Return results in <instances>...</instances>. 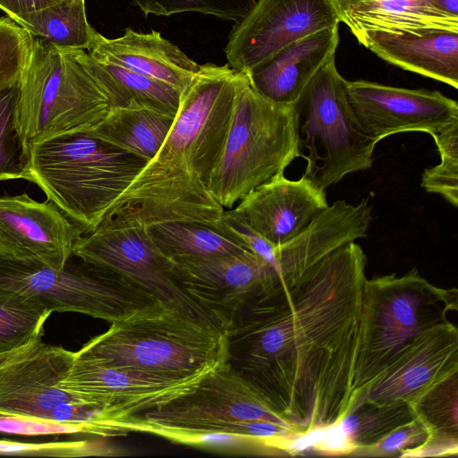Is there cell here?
<instances>
[{
  "instance_id": "obj_1",
  "label": "cell",
  "mask_w": 458,
  "mask_h": 458,
  "mask_svg": "<svg viewBox=\"0 0 458 458\" xmlns=\"http://www.w3.org/2000/svg\"><path fill=\"white\" fill-rule=\"evenodd\" d=\"M310 226L226 328L225 363L295 431L353 411L366 255Z\"/></svg>"
},
{
  "instance_id": "obj_2",
  "label": "cell",
  "mask_w": 458,
  "mask_h": 458,
  "mask_svg": "<svg viewBox=\"0 0 458 458\" xmlns=\"http://www.w3.org/2000/svg\"><path fill=\"white\" fill-rule=\"evenodd\" d=\"M243 72L228 64L199 65L182 92L159 150L106 217H133L146 226L186 221L219 230L225 209L208 182L225 142Z\"/></svg>"
},
{
  "instance_id": "obj_3",
  "label": "cell",
  "mask_w": 458,
  "mask_h": 458,
  "mask_svg": "<svg viewBox=\"0 0 458 458\" xmlns=\"http://www.w3.org/2000/svg\"><path fill=\"white\" fill-rule=\"evenodd\" d=\"M146 163L88 130L30 145L27 180L88 234L108 216Z\"/></svg>"
},
{
  "instance_id": "obj_4",
  "label": "cell",
  "mask_w": 458,
  "mask_h": 458,
  "mask_svg": "<svg viewBox=\"0 0 458 458\" xmlns=\"http://www.w3.org/2000/svg\"><path fill=\"white\" fill-rule=\"evenodd\" d=\"M77 359L176 377L224 364L226 331L199 322L160 301L138 308L74 352Z\"/></svg>"
},
{
  "instance_id": "obj_5",
  "label": "cell",
  "mask_w": 458,
  "mask_h": 458,
  "mask_svg": "<svg viewBox=\"0 0 458 458\" xmlns=\"http://www.w3.org/2000/svg\"><path fill=\"white\" fill-rule=\"evenodd\" d=\"M457 310L456 289L433 285L416 268L367 279L355 373L354 411L366 393L420 336Z\"/></svg>"
},
{
  "instance_id": "obj_6",
  "label": "cell",
  "mask_w": 458,
  "mask_h": 458,
  "mask_svg": "<svg viewBox=\"0 0 458 458\" xmlns=\"http://www.w3.org/2000/svg\"><path fill=\"white\" fill-rule=\"evenodd\" d=\"M85 55L33 38L15 108L16 129L27 152L46 139L90 130L108 114L111 105Z\"/></svg>"
},
{
  "instance_id": "obj_7",
  "label": "cell",
  "mask_w": 458,
  "mask_h": 458,
  "mask_svg": "<svg viewBox=\"0 0 458 458\" xmlns=\"http://www.w3.org/2000/svg\"><path fill=\"white\" fill-rule=\"evenodd\" d=\"M299 157L293 105L261 95L244 71L225 142L208 179L209 191L230 209Z\"/></svg>"
},
{
  "instance_id": "obj_8",
  "label": "cell",
  "mask_w": 458,
  "mask_h": 458,
  "mask_svg": "<svg viewBox=\"0 0 458 458\" xmlns=\"http://www.w3.org/2000/svg\"><path fill=\"white\" fill-rule=\"evenodd\" d=\"M346 81L334 55L292 104L300 157L307 162L302 176L324 191L345 175L370 168L377 143L359 126L348 101Z\"/></svg>"
},
{
  "instance_id": "obj_9",
  "label": "cell",
  "mask_w": 458,
  "mask_h": 458,
  "mask_svg": "<svg viewBox=\"0 0 458 458\" xmlns=\"http://www.w3.org/2000/svg\"><path fill=\"white\" fill-rule=\"evenodd\" d=\"M137 415L148 434L158 429L237 433L262 439L269 446L294 430L225 362L186 393Z\"/></svg>"
},
{
  "instance_id": "obj_10",
  "label": "cell",
  "mask_w": 458,
  "mask_h": 458,
  "mask_svg": "<svg viewBox=\"0 0 458 458\" xmlns=\"http://www.w3.org/2000/svg\"><path fill=\"white\" fill-rule=\"evenodd\" d=\"M0 289L29 297L52 312H78L110 323L156 301L123 277L84 262L60 270L2 254Z\"/></svg>"
},
{
  "instance_id": "obj_11",
  "label": "cell",
  "mask_w": 458,
  "mask_h": 458,
  "mask_svg": "<svg viewBox=\"0 0 458 458\" xmlns=\"http://www.w3.org/2000/svg\"><path fill=\"white\" fill-rule=\"evenodd\" d=\"M72 255L123 277L156 301L199 322L225 330L181 288L174 274V260L159 250L147 226L135 218L119 215L106 217L97 229L78 239Z\"/></svg>"
},
{
  "instance_id": "obj_12",
  "label": "cell",
  "mask_w": 458,
  "mask_h": 458,
  "mask_svg": "<svg viewBox=\"0 0 458 458\" xmlns=\"http://www.w3.org/2000/svg\"><path fill=\"white\" fill-rule=\"evenodd\" d=\"M339 22L329 0H256L229 34L228 65L249 71L289 44Z\"/></svg>"
},
{
  "instance_id": "obj_13",
  "label": "cell",
  "mask_w": 458,
  "mask_h": 458,
  "mask_svg": "<svg viewBox=\"0 0 458 458\" xmlns=\"http://www.w3.org/2000/svg\"><path fill=\"white\" fill-rule=\"evenodd\" d=\"M207 373L176 377L103 365L74 357L59 386L89 405L125 418L140 414L186 393Z\"/></svg>"
},
{
  "instance_id": "obj_14",
  "label": "cell",
  "mask_w": 458,
  "mask_h": 458,
  "mask_svg": "<svg viewBox=\"0 0 458 458\" xmlns=\"http://www.w3.org/2000/svg\"><path fill=\"white\" fill-rule=\"evenodd\" d=\"M346 94L359 126L377 142L405 131L433 135L458 123L457 102L437 90L360 80L346 81Z\"/></svg>"
},
{
  "instance_id": "obj_15",
  "label": "cell",
  "mask_w": 458,
  "mask_h": 458,
  "mask_svg": "<svg viewBox=\"0 0 458 458\" xmlns=\"http://www.w3.org/2000/svg\"><path fill=\"white\" fill-rule=\"evenodd\" d=\"M83 235L52 202L0 197V254L64 269Z\"/></svg>"
},
{
  "instance_id": "obj_16",
  "label": "cell",
  "mask_w": 458,
  "mask_h": 458,
  "mask_svg": "<svg viewBox=\"0 0 458 458\" xmlns=\"http://www.w3.org/2000/svg\"><path fill=\"white\" fill-rule=\"evenodd\" d=\"M273 273L272 267L251 250L174 260V274L181 288L225 331L235 313Z\"/></svg>"
},
{
  "instance_id": "obj_17",
  "label": "cell",
  "mask_w": 458,
  "mask_h": 458,
  "mask_svg": "<svg viewBox=\"0 0 458 458\" xmlns=\"http://www.w3.org/2000/svg\"><path fill=\"white\" fill-rule=\"evenodd\" d=\"M327 206L326 191L303 176L289 180L283 172L253 189L225 213L276 247L300 234Z\"/></svg>"
},
{
  "instance_id": "obj_18",
  "label": "cell",
  "mask_w": 458,
  "mask_h": 458,
  "mask_svg": "<svg viewBox=\"0 0 458 458\" xmlns=\"http://www.w3.org/2000/svg\"><path fill=\"white\" fill-rule=\"evenodd\" d=\"M455 372H458V330L448 321L415 341L366 393L361 407L410 405Z\"/></svg>"
},
{
  "instance_id": "obj_19",
  "label": "cell",
  "mask_w": 458,
  "mask_h": 458,
  "mask_svg": "<svg viewBox=\"0 0 458 458\" xmlns=\"http://www.w3.org/2000/svg\"><path fill=\"white\" fill-rule=\"evenodd\" d=\"M88 54L128 68L183 90L199 68L176 45L158 31L138 32L126 28L123 36L107 38L96 30Z\"/></svg>"
},
{
  "instance_id": "obj_20",
  "label": "cell",
  "mask_w": 458,
  "mask_h": 458,
  "mask_svg": "<svg viewBox=\"0 0 458 458\" xmlns=\"http://www.w3.org/2000/svg\"><path fill=\"white\" fill-rule=\"evenodd\" d=\"M338 43L337 24L289 44L245 72L261 95L292 105L316 72L335 55Z\"/></svg>"
},
{
  "instance_id": "obj_21",
  "label": "cell",
  "mask_w": 458,
  "mask_h": 458,
  "mask_svg": "<svg viewBox=\"0 0 458 458\" xmlns=\"http://www.w3.org/2000/svg\"><path fill=\"white\" fill-rule=\"evenodd\" d=\"M358 41L389 64L458 88V31H369Z\"/></svg>"
},
{
  "instance_id": "obj_22",
  "label": "cell",
  "mask_w": 458,
  "mask_h": 458,
  "mask_svg": "<svg viewBox=\"0 0 458 458\" xmlns=\"http://www.w3.org/2000/svg\"><path fill=\"white\" fill-rule=\"evenodd\" d=\"M357 40L366 32L423 35L439 30L458 31V18L426 0H360L342 21Z\"/></svg>"
},
{
  "instance_id": "obj_23",
  "label": "cell",
  "mask_w": 458,
  "mask_h": 458,
  "mask_svg": "<svg viewBox=\"0 0 458 458\" xmlns=\"http://www.w3.org/2000/svg\"><path fill=\"white\" fill-rule=\"evenodd\" d=\"M85 59L111 108H144L175 116L182 89L121 65L96 59L87 51Z\"/></svg>"
},
{
  "instance_id": "obj_24",
  "label": "cell",
  "mask_w": 458,
  "mask_h": 458,
  "mask_svg": "<svg viewBox=\"0 0 458 458\" xmlns=\"http://www.w3.org/2000/svg\"><path fill=\"white\" fill-rule=\"evenodd\" d=\"M173 116L144 108H111L89 132L146 162L151 160L174 122Z\"/></svg>"
},
{
  "instance_id": "obj_25",
  "label": "cell",
  "mask_w": 458,
  "mask_h": 458,
  "mask_svg": "<svg viewBox=\"0 0 458 458\" xmlns=\"http://www.w3.org/2000/svg\"><path fill=\"white\" fill-rule=\"evenodd\" d=\"M159 250L172 260L209 259L250 250L242 242L211 226L186 221H166L147 226Z\"/></svg>"
},
{
  "instance_id": "obj_26",
  "label": "cell",
  "mask_w": 458,
  "mask_h": 458,
  "mask_svg": "<svg viewBox=\"0 0 458 458\" xmlns=\"http://www.w3.org/2000/svg\"><path fill=\"white\" fill-rule=\"evenodd\" d=\"M14 21L33 38L68 49L87 51L95 30L87 20L85 0H60Z\"/></svg>"
},
{
  "instance_id": "obj_27",
  "label": "cell",
  "mask_w": 458,
  "mask_h": 458,
  "mask_svg": "<svg viewBox=\"0 0 458 458\" xmlns=\"http://www.w3.org/2000/svg\"><path fill=\"white\" fill-rule=\"evenodd\" d=\"M51 313L29 297L0 289V353L21 349L41 338Z\"/></svg>"
},
{
  "instance_id": "obj_28",
  "label": "cell",
  "mask_w": 458,
  "mask_h": 458,
  "mask_svg": "<svg viewBox=\"0 0 458 458\" xmlns=\"http://www.w3.org/2000/svg\"><path fill=\"white\" fill-rule=\"evenodd\" d=\"M458 372L435 385L409 405L428 438H458Z\"/></svg>"
},
{
  "instance_id": "obj_29",
  "label": "cell",
  "mask_w": 458,
  "mask_h": 458,
  "mask_svg": "<svg viewBox=\"0 0 458 458\" xmlns=\"http://www.w3.org/2000/svg\"><path fill=\"white\" fill-rule=\"evenodd\" d=\"M18 82L0 89V181L28 177V152L15 125Z\"/></svg>"
},
{
  "instance_id": "obj_30",
  "label": "cell",
  "mask_w": 458,
  "mask_h": 458,
  "mask_svg": "<svg viewBox=\"0 0 458 458\" xmlns=\"http://www.w3.org/2000/svg\"><path fill=\"white\" fill-rule=\"evenodd\" d=\"M367 406L370 408L358 409L337 422L357 449L372 445L395 427L413 419L408 404Z\"/></svg>"
},
{
  "instance_id": "obj_31",
  "label": "cell",
  "mask_w": 458,
  "mask_h": 458,
  "mask_svg": "<svg viewBox=\"0 0 458 458\" xmlns=\"http://www.w3.org/2000/svg\"><path fill=\"white\" fill-rule=\"evenodd\" d=\"M153 435L172 443L211 452L230 454L276 455L280 451L270 447L262 439L228 432H183L158 429Z\"/></svg>"
},
{
  "instance_id": "obj_32",
  "label": "cell",
  "mask_w": 458,
  "mask_h": 458,
  "mask_svg": "<svg viewBox=\"0 0 458 458\" xmlns=\"http://www.w3.org/2000/svg\"><path fill=\"white\" fill-rule=\"evenodd\" d=\"M440 155V163L427 168L421 175V186L437 193L451 205H458V123L431 135Z\"/></svg>"
},
{
  "instance_id": "obj_33",
  "label": "cell",
  "mask_w": 458,
  "mask_h": 458,
  "mask_svg": "<svg viewBox=\"0 0 458 458\" xmlns=\"http://www.w3.org/2000/svg\"><path fill=\"white\" fill-rule=\"evenodd\" d=\"M132 3L146 16L197 12L237 22L252 9L256 0H132Z\"/></svg>"
},
{
  "instance_id": "obj_34",
  "label": "cell",
  "mask_w": 458,
  "mask_h": 458,
  "mask_svg": "<svg viewBox=\"0 0 458 458\" xmlns=\"http://www.w3.org/2000/svg\"><path fill=\"white\" fill-rule=\"evenodd\" d=\"M33 37L8 16L0 17V89L19 81L30 56Z\"/></svg>"
},
{
  "instance_id": "obj_35",
  "label": "cell",
  "mask_w": 458,
  "mask_h": 458,
  "mask_svg": "<svg viewBox=\"0 0 458 458\" xmlns=\"http://www.w3.org/2000/svg\"><path fill=\"white\" fill-rule=\"evenodd\" d=\"M113 448L89 440L22 443L0 439V455L82 457L114 455Z\"/></svg>"
},
{
  "instance_id": "obj_36",
  "label": "cell",
  "mask_w": 458,
  "mask_h": 458,
  "mask_svg": "<svg viewBox=\"0 0 458 458\" xmlns=\"http://www.w3.org/2000/svg\"><path fill=\"white\" fill-rule=\"evenodd\" d=\"M428 437L424 426L416 419L401 424L370 445L357 449L355 455L389 456L413 448Z\"/></svg>"
},
{
  "instance_id": "obj_37",
  "label": "cell",
  "mask_w": 458,
  "mask_h": 458,
  "mask_svg": "<svg viewBox=\"0 0 458 458\" xmlns=\"http://www.w3.org/2000/svg\"><path fill=\"white\" fill-rule=\"evenodd\" d=\"M0 432L21 436L91 435L82 424L61 422L43 419L0 416Z\"/></svg>"
},
{
  "instance_id": "obj_38",
  "label": "cell",
  "mask_w": 458,
  "mask_h": 458,
  "mask_svg": "<svg viewBox=\"0 0 458 458\" xmlns=\"http://www.w3.org/2000/svg\"><path fill=\"white\" fill-rule=\"evenodd\" d=\"M356 450L354 442L335 422L326 428L322 438L313 447L312 452L323 455H345Z\"/></svg>"
},
{
  "instance_id": "obj_39",
  "label": "cell",
  "mask_w": 458,
  "mask_h": 458,
  "mask_svg": "<svg viewBox=\"0 0 458 458\" xmlns=\"http://www.w3.org/2000/svg\"><path fill=\"white\" fill-rule=\"evenodd\" d=\"M458 438H428L420 445L403 451L400 457L456 456Z\"/></svg>"
},
{
  "instance_id": "obj_40",
  "label": "cell",
  "mask_w": 458,
  "mask_h": 458,
  "mask_svg": "<svg viewBox=\"0 0 458 458\" xmlns=\"http://www.w3.org/2000/svg\"><path fill=\"white\" fill-rule=\"evenodd\" d=\"M58 0H0V10L13 21L18 18L46 8Z\"/></svg>"
},
{
  "instance_id": "obj_41",
  "label": "cell",
  "mask_w": 458,
  "mask_h": 458,
  "mask_svg": "<svg viewBox=\"0 0 458 458\" xmlns=\"http://www.w3.org/2000/svg\"><path fill=\"white\" fill-rule=\"evenodd\" d=\"M437 10L458 18V0H426Z\"/></svg>"
},
{
  "instance_id": "obj_42",
  "label": "cell",
  "mask_w": 458,
  "mask_h": 458,
  "mask_svg": "<svg viewBox=\"0 0 458 458\" xmlns=\"http://www.w3.org/2000/svg\"><path fill=\"white\" fill-rule=\"evenodd\" d=\"M360 0H329L341 21L349 9Z\"/></svg>"
},
{
  "instance_id": "obj_43",
  "label": "cell",
  "mask_w": 458,
  "mask_h": 458,
  "mask_svg": "<svg viewBox=\"0 0 458 458\" xmlns=\"http://www.w3.org/2000/svg\"><path fill=\"white\" fill-rule=\"evenodd\" d=\"M33 343H34V342H33ZM31 344H32V343H31ZM29 345H30V344H29ZM29 345H27V346H29ZM27 346H25L24 348H26ZM24 348H21V349H20V350L14 351V352H10V353H8V354H5V355H4V356L0 357V362H2L3 360H6V359H7V358H9L10 356L13 355L14 353H16V352H20L21 350H22V349H24Z\"/></svg>"
},
{
  "instance_id": "obj_44",
  "label": "cell",
  "mask_w": 458,
  "mask_h": 458,
  "mask_svg": "<svg viewBox=\"0 0 458 458\" xmlns=\"http://www.w3.org/2000/svg\"><path fill=\"white\" fill-rule=\"evenodd\" d=\"M23 348H24V347H23ZM19 350H20V349H19ZM16 351H17V350H16ZM13 352H14V351H13ZM4 352V353H0V357L4 356V355H5V354H8V353H10V352Z\"/></svg>"
},
{
  "instance_id": "obj_45",
  "label": "cell",
  "mask_w": 458,
  "mask_h": 458,
  "mask_svg": "<svg viewBox=\"0 0 458 458\" xmlns=\"http://www.w3.org/2000/svg\"><path fill=\"white\" fill-rule=\"evenodd\" d=\"M58 1H60V0H58Z\"/></svg>"
}]
</instances>
